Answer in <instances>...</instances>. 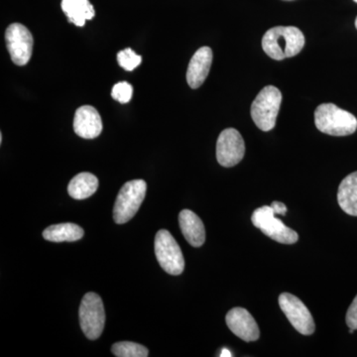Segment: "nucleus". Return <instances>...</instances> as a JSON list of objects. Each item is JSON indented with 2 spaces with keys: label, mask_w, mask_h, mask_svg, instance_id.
Masks as SVG:
<instances>
[{
  "label": "nucleus",
  "mask_w": 357,
  "mask_h": 357,
  "mask_svg": "<svg viewBox=\"0 0 357 357\" xmlns=\"http://www.w3.org/2000/svg\"><path fill=\"white\" fill-rule=\"evenodd\" d=\"M147 184L143 180L126 183L119 192L114 208V220L117 225L129 222L136 215L146 196Z\"/></svg>",
  "instance_id": "20e7f679"
},
{
  "label": "nucleus",
  "mask_w": 357,
  "mask_h": 357,
  "mask_svg": "<svg viewBox=\"0 0 357 357\" xmlns=\"http://www.w3.org/2000/svg\"><path fill=\"white\" fill-rule=\"evenodd\" d=\"M133 88L128 82H119L114 84L112 91V96L114 100L121 103H128L132 98Z\"/></svg>",
  "instance_id": "412c9836"
},
{
  "label": "nucleus",
  "mask_w": 357,
  "mask_h": 357,
  "mask_svg": "<svg viewBox=\"0 0 357 357\" xmlns=\"http://www.w3.org/2000/svg\"><path fill=\"white\" fill-rule=\"evenodd\" d=\"M279 306L286 314L291 325L300 333L311 335L314 332L316 325L309 309L304 303L290 293L281 294L279 297Z\"/></svg>",
  "instance_id": "1a4fd4ad"
},
{
  "label": "nucleus",
  "mask_w": 357,
  "mask_h": 357,
  "mask_svg": "<svg viewBox=\"0 0 357 357\" xmlns=\"http://www.w3.org/2000/svg\"><path fill=\"white\" fill-rule=\"evenodd\" d=\"M245 154V144L241 134L234 128H227L218 136L217 159L223 167L237 165Z\"/></svg>",
  "instance_id": "9d476101"
},
{
  "label": "nucleus",
  "mask_w": 357,
  "mask_h": 357,
  "mask_svg": "<svg viewBox=\"0 0 357 357\" xmlns=\"http://www.w3.org/2000/svg\"><path fill=\"white\" fill-rule=\"evenodd\" d=\"M285 1H292V0H285Z\"/></svg>",
  "instance_id": "a878e982"
},
{
  "label": "nucleus",
  "mask_w": 357,
  "mask_h": 357,
  "mask_svg": "<svg viewBox=\"0 0 357 357\" xmlns=\"http://www.w3.org/2000/svg\"><path fill=\"white\" fill-rule=\"evenodd\" d=\"M213 63L210 47H202L192 56L187 70V82L192 89H198L206 81Z\"/></svg>",
  "instance_id": "ddd939ff"
},
{
  "label": "nucleus",
  "mask_w": 357,
  "mask_h": 357,
  "mask_svg": "<svg viewBox=\"0 0 357 357\" xmlns=\"http://www.w3.org/2000/svg\"><path fill=\"white\" fill-rule=\"evenodd\" d=\"M98 188V180L93 174L81 173L75 176L68 185V192L73 199H84L93 196Z\"/></svg>",
  "instance_id": "a211bd4d"
},
{
  "label": "nucleus",
  "mask_w": 357,
  "mask_h": 357,
  "mask_svg": "<svg viewBox=\"0 0 357 357\" xmlns=\"http://www.w3.org/2000/svg\"><path fill=\"white\" fill-rule=\"evenodd\" d=\"M281 102L282 93L276 86L261 89L251 105V117L258 128L270 131L275 128Z\"/></svg>",
  "instance_id": "7ed1b4c3"
},
{
  "label": "nucleus",
  "mask_w": 357,
  "mask_h": 357,
  "mask_svg": "<svg viewBox=\"0 0 357 357\" xmlns=\"http://www.w3.org/2000/svg\"><path fill=\"white\" fill-rule=\"evenodd\" d=\"M112 352L117 357H147L149 351L144 345L131 342H116L112 345Z\"/></svg>",
  "instance_id": "6ab92c4d"
},
{
  "label": "nucleus",
  "mask_w": 357,
  "mask_h": 357,
  "mask_svg": "<svg viewBox=\"0 0 357 357\" xmlns=\"http://www.w3.org/2000/svg\"><path fill=\"white\" fill-rule=\"evenodd\" d=\"M356 29H357V17H356Z\"/></svg>",
  "instance_id": "393cba45"
},
{
  "label": "nucleus",
  "mask_w": 357,
  "mask_h": 357,
  "mask_svg": "<svg viewBox=\"0 0 357 357\" xmlns=\"http://www.w3.org/2000/svg\"><path fill=\"white\" fill-rule=\"evenodd\" d=\"M79 325L89 340H98L102 335L105 324V312L102 298L89 292L82 300L79 311Z\"/></svg>",
  "instance_id": "423d86ee"
},
{
  "label": "nucleus",
  "mask_w": 357,
  "mask_h": 357,
  "mask_svg": "<svg viewBox=\"0 0 357 357\" xmlns=\"http://www.w3.org/2000/svg\"><path fill=\"white\" fill-rule=\"evenodd\" d=\"M142 57L137 55L132 49L128 48L117 54V62L119 66L128 72H131L141 64Z\"/></svg>",
  "instance_id": "aec40b11"
},
{
  "label": "nucleus",
  "mask_w": 357,
  "mask_h": 357,
  "mask_svg": "<svg viewBox=\"0 0 357 357\" xmlns=\"http://www.w3.org/2000/svg\"><path fill=\"white\" fill-rule=\"evenodd\" d=\"M255 227L261 230L265 236L283 244H294L299 239L297 232L286 227L281 220L276 218L271 206H263L257 208L251 217Z\"/></svg>",
  "instance_id": "0eeeda50"
},
{
  "label": "nucleus",
  "mask_w": 357,
  "mask_h": 357,
  "mask_svg": "<svg viewBox=\"0 0 357 357\" xmlns=\"http://www.w3.org/2000/svg\"><path fill=\"white\" fill-rule=\"evenodd\" d=\"M354 1H356V3H357V0H354Z\"/></svg>",
  "instance_id": "bb28decb"
},
{
  "label": "nucleus",
  "mask_w": 357,
  "mask_h": 357,
  "mask_svg": "<svg viewBox=\"0 0 357 357\" xmlns=\"http://www.w3.org/2000/svg\"><path fill=\"white\" fill-rule=\"evenodd\" d=\"M84 234V229L79 225L70 222L50 225L43 231L44 238L52 243H72L83 238Z\"/></svg>",
  "instance_id": "f3484780"
},
{
  "label": "nucleus",
  "mask_w": 357,
  "mask_h": 357,
  "mask_svg": "<svg viewBox=\"0 0 357 357\" xmlns=\"http://www.w3.org/2000/svg\"><path fill=\"white\" fill-rule=\"evenodd\" d=\"M304 46V34L295 26H276L262 38L263 51L276 61L298 55Z\"/></svg>",
  "instance_id": "f257e3e1"
},
{
  "label": "nucleus",
  "mask_w": 357,
  "mask_h": 357,
  "mask_svg": "<svg viewBox=\"0 0 357 357\" xmlns=\"http://www.w3.org/2000/svg\"><path fill=\"white\" fill-rule=\"evenodd\" d=\"M347 325L352 330H357V296L347 312Z\"/></svg>",
  "instance_id": "4be33fe9"
},
{
  "label": "nucleus",
  "mask_w": 357,
  "mask_h": 357,
  "mask_svg": "<svg viewBox=\"0 0 357 357\" xmlns=\"http://www.w3.org/2000/svg\"><path fill=\"white\" fill-rule=\"evenodd\" d=\"M314 123L321 132L332 136H347L356 132L357 119L333 103H323L314 112Z\"/></svg>",
  "instance_id": "f03ea898"
},
{
  "label": "nucleus",
  "mask_w": 357,
  "mask_h": 357,
  "mask_svg": "<svg viewBox=\"0 0 357 357\" xmlns=\"http://www.w3.org/2000/svg\"><path fill=\"white\" fill-rule=\"evenodd\" d=\"M220 357H225V356L230 357V356H232V354H230V351H229V349H222V352H220Z\"/></svg>",
  "instance_id": "b1692460"
},
{
  "label": "nucleus",
  "mask_w": 357,
  "mask_h": 357,
  "mask_svg": "<svg viewBox=\"0 0 357 357\" xmlns=\"http://www.w3.org/2000/svg\"><path fill=\"white\" fill-rule=\"evenodd\" d=\"M271 208H273L275 215H285L287 213V206L280 202H273Z\"/></svg>",
  "instance_id": "5701e85b"
},
{
  "label": "nucleus",
  "mask_w": 357,
  "mask_h": 357,
  "mask_svg": "<svg viewBox=\"0 0 357 357\" xmlns=\"http://www.w3.org/2000/svg\"><path fill=\"white\" fill-rule=\"evenodd\" d=\"M227 325L236 337L244 342H255L260 337L259 328L250 312L243 307H234L225 317Z\"/></svg>",
  "instance_id": "9b49d317"
},
{
  "label": "nucleus",
  "mask_w": 357,
  "mask_h": 357,
  "mask_svg": "<svg viewBox=\"0 0 357 357\" xmlns=\"http://www.w3.org/2000/svg\"><path fill=\"white\" fill-rule=\"evenodd\" d=\"M337 202L344 213L357 217V171L349 174L340 183Z\"/></svg>",
  "instance_id": "2eb2a0df"
},
{
  "label": "nucleus",
  "mask_w": 357,
  "mask_h": 357,
  "mask_svg": "<svg viewBox=\"0 0 357 357\" xmlns=\"http://www.w3.org/2000/svg\"><path fill=\"white\" fill-rule=\"evenodd\" d=\"M63 13L69 22L83 27L86 20H91L96 15L95 8L89 0H62Z\"/></svg>",
  "instance_id": "dca6fc26"
},
{
  "label": "nucleus",
  "mask_w": 357,
  "mask_h": 357,
  "mask_svg": "<svg viewBox=\"0 0 357 357\" xmlns=\"http://www.w3.org/2000/svg\"><path fill=\"white\" fill-rule=\"evenodd\" d=\"M7 50L11 60L17 66H25L31 59L33 36L31 32L20 23H13L6 32Z\"/></svg>",
  "instance_id": "6e6552de"
},
{
  "label": "nucleus",
  "mask_w": 357,
  "mask_h": 357,
  "mask_svg": "<svg viewBox=\"0 0 357 357\" xmlns=\"http://www.w3.org/2000/svg\"><path fill=\"white\" fill-rule=\"evenodd\" d=\"M74 130L84 139H95L102 131V117L91 105L77 109L74 119Z\"/></svg>",
  "instance_id": "f8f14e48"
},
{
  "label": "nucleus",
  "mask_w": 357,
  "mask_h": 357,
  "mask_svg": "<svg viewBox=\"0 0 357 357\" xmlns=\"http://www.w3.org/2000/svg\"><path fill=\"white\" fill-rule=\"evenodd\" d=\"M178 223L183 236L194 248H201L206 241V229L201 218L190 210H183L178 215Z\"/></svg>",
  "instance_id": "4468645a"
},
{
  "label": "nucleus",
  "mask_w": 357,
  "mask_h": 357,
  "mask_svg": "<svg viewBox=\"0 0 357 357\" xmlns=\"http://www.w3.org/2000/svg\"><path fill=\"white\" fill-rule=\"evenodd\" d=\"M155 255L160 266L167 273L177 276L185 269V259L182 250L172 234L161 229L155 236Z\"/></svg>",
  "instance_id": "39448f33"
}]
</instances>
